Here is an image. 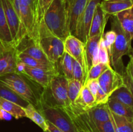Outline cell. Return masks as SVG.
<instances>
[{"instance_id":"cell-1","label":"cell","mask_w":133,"mask_h":132,"mask_svg":"<svg viewBox=\"0 0 133 132\" xmlns=\"http://www.w3.org/2000/svg\"><path fill=\"white\" fill-rule=\"evenodd\" d=\"M43 19L50 32L63 41L70 35L64 0H53Z\"/></svg>"},{"instance_id":"cell-2","label":"cell","mask_w":133,"mask_h":132,"mask_svg":"<svg viewBox=\"0 0 133 132\" xmlns=\"http://www.w3.org/2000/svg\"><path fill=\"white\" fill-rule=\"evenodd\" d=\"M111 27L112 30L116 34V38L110 53V64L114 71L119 75H123L125 71L123 57L125 55H129L131 53L132 49L131 47L132 40L122 29L119 22L114 16H112Z\"/></svg>"},{"instance_id":"cell-3","label":"cell","mask_w":133,"mask_h":132,"mask_svg":"<svg viewBox=\"0 0 133 132\" xmlns=\"http://www.w3.org/2000/svg\"><path fill=\"white\" fill-rule=\"evenodd\" d=\"M11 2L27 32V36L38 42L40 23L34 0H12Z\"/></svg>"},{"instance_id":"cell-4","label":"cell","mask_w":133,"mask_h":132,"mask_svg":"<svg viewBox=\"0 0 133 132\" xmlns=\"http://www.w3.org/2000/svg\"><path fill=\"white\" fill-rule=\"evenodd\" d=\"M38 42L49 62L57 64L64 53V41L50 32L43 19L39 24Z\"/></svg>"},{"instance_id":"cell-5","label":"cell","mask_w":133,"mask_h":132,"mask_svg":"<svg viewBox=\"0 0 133 132\" xmlns=\"http://www.w3.org/2000/svg\"><path fill=\"white\" fill-rule=\"evenodd\" d=\"M0 84L10 89L22 99L33 105L36 108L38 107L40 97L36 95L35 91L21 74L14 72L1 76Z\"/></svg>"},{"instance_id":"cell-6","label":"cell","mask_w":133,"mask_h":132,"mask_svg":"<svg viewBox=\"0 0 133 132\" xmlns=\"http://www.w3.org/2000/svg\"><path fill=\"white\" fill-rule=\"evenodd\" d=\"M37 109L45 120L64 132H79L70 118L58 106L48 103L40 95Z\"/></svg>"},{"instance_id":"cell-7","label":"cell","mask_w":133,"mask_h":132,"mask_svg":"<svg viewBox=\"0 0 133 132\" xmlns=\"http://www.w3.org/2000/svg\"><path fill=\"white\" fill-rule=\"evenodd\" d=\"M1 2L13 43L16 47L27 36V32L13 6L11 0H1Z\"/></svg>"},{"instance_id":"cell-8","label":"cell","mask_w":133,"mask_h":132,"mask_svg":"<svg viewBox=\"0 0 133 132\" xmlns=\"http://www.w3.org/2000/svg\"><path fill=\"white\" fill-rule=\"evenodd\" d=\"M17 72L35 82L44 89L48 88L52 79L60 74L57 69L46 70L31 67L21 62H18Z\"/></svg>"},{"instance_id":"cell-9","label":"cell","mask_w":133,"mask_h":132,"mask_svg":"<svg viewBox=\"0 0 133 132\" xmlns=\"http://www.w3.org/2000/svg\"><path fill=\"white\" fill-rule=\"evenodd\" d=\"M68 80L61 74L52 79L48 89L50 90L51 94L55 101L53 105L62 107L70 106V103L68 94Z\"/></svg>"},{"instance_id":"cell-10","label":"cell","mask_w":133,"mask_h":132,"mask_svg":"<svg viewBox=\"0 0 133 132\" xmlns=\"http://www.w3.org/2000/svg\"><path fill=\"white\" fill-rule=\"evenodd\" d=\"M101 1L102 0H90L77 25L75 36L84 43L89 38L90 29L95 10Z\"/></svg>"},{"instance_id":"cell-11","label":"cell","mask_w":133,"mask_h":132,"mask_svg":"<svg viewBox=\"0 0 133 132\" xmlns=\"http://www.w3.org/2000/svg\"><path fill=\"white\" fill-rule=\"evenodd\" d=\"M64 52L70 54L75 60L80 63L87 76L88 68L86 58L85 43L75 36L69 35L64 41Z\"/></svg>"},{"instance_id":"cell-12","label":"cell","mask_w":133,"mask_h":132,"mask_svg":"<svg viewBox=\"0 0 133 132\" xmlns=\"http://www.w3.org/2000/svg\"><path fill=\"white\" fill-rule=\"evenodd\" d=\"M101 89L109 96L124 85L122 75L114 71L112 67L108 69L97 79Z\"/></svg>"},{"instance_id":"cell-13","label":"cell","mask_w":133,"mask_h":132,"mask_svg":"<svg viewBox=\"0 0 133 132\" xmlns=\"http://www.w3.org/2000/svg\"><path fill=\"white\" fill-rule=\"evenodd\" d=\"M17 50L14 45H9L0 51V76L17 72Z\"/></svg>"},{"instance_id":"cell-14","label":"cell","mask_w":133,"mask_h":132,"mask_svg":"<svg viewBox=\"0 0 133 132\" xmlns=\"http://www.w3.org/2000/svg\"><path fill=\"white\" fill-rule=\"evenodd\" d=\"M16 48L18 53H23L41 62L51 63L42 50L38 43L29 36H26Z\"/></svg>"},{"instance_id":"cell-15","label":"cell","mask_w":133,"mask_h":132,"mask_svg":"<svg viewBox=\"0 0 133 132\" xmlns=\"http://www.w3.org/2000/svg\"><path fill=\"white\" fill-rule=\"evenodd\" d=\"M90 0H77L71 6L68 15V30L70 35L75 36L77 27Z\"/></svg>"},{"instance_id":"cell-16","label":"cell","mask_w":133,"mask_h":132,"mask_svg":"<svg viewBox=\"0 0 133 132\" xmlns=\"http://www.w3.org/2000/svg\"><path fill=\"white\" fill-rule=\"evenodd\" d=\"M100 6L104 12L110 16L116 14L122 11L133 7V0H107L101 1Z\"/></svg>"},{"instance_id":"cell-17","label":"cell","mask_w":133,"mask_h":132,"mask_svg":"<svg viewBox=\"0 0 133 132\" xmlns=\"http://www.w3.org/2000/svg\"><path fill=\"white\" fill-rule=\"evenodd\" d=\"M99 4L97 5L95 10L90 29L89 38L97 35H103L105 26L109 18V16L104 12Z\"/></svg>"},{"instance_id":"cell-18","label":"cell","mask_w":133,"mask_h":132,"mask_svg":"<svg viewBox=\"0 0 133 132\" xmlns=\"http://www.w3.org/2000/svg\"><path fill=\"white\" fill-rule=\"evenodd\" d=\"M92 120L96 124H101L111 120L110 111L107 104H101L87 110Z\"/></svg>"},{"instance_id":"cell-19","label":"cell","mask_w":133,"mask_h":132,"mask_svg":"<svg viewBox=\"0 0 133 132\" xmlns=\"http://www.w3.org/2000/svg\"><path fill=\"white\" fill-rule=\"evenodd\" d=\"M73 105L81 109L87 111L96 106V98L87 87L83 85L79 97Z\"/></svg>"},{"instance_id":"cell-20","label":"cell","mask_w":133,"mask_h":132,"mask_svg":"<svg viewBox=\"0 0 133 132\" xmlns=\"http://www.w3.org/2000/svg\"><path fill=\"white\" fill-rule=\"evenodd\" d=\"M114 16L119 22L121 27L132 40L133 36V7L122 11Z\"/></svg>"},{"instance_id":"cell-21","label":"cell","mask_w":133,"mask_h":132,"mask_svg":"<svg viewBox=\"0 0 133 132\" xmlns=\"http://www.w3.org/2000/svg\"><path fill=\"white\" fill-rule=\"evenodd\" d=\"M109 110L114 114L125 117L133 118V108L124 104L117 99L109 97L107 102Z\"/></svg>"},{"instance_id":"cell-22","label":"cell","mask_w":133,"mask_h":132,"mask_svg":"<svg viewBox=\"0 0 133 132\" xmlns=\"http://www.w3.org/2000/svg\"><path fill=\"white\" fill-rule=\"evenodd\" d=\"M102 36L103 35H97L90 37L85 43V52L88 72L92 67L93 58L98 50L99 44Z\"/></svg>"},{"instance_id":"cell-23","label":"cell","mask_w":133,"mask_h":132,"mask_svg":"<svg viewBox=\"0 0 133 132\" xmlns=\"http://www.w3.org/2000/svg\"><path fill=\"white\" fill-rule=\"evenodd\" d=\"M26 114V117L37 124L44 132L48 131V126L47 120L41 113L31 104H29L26 107H23Z\"/></svg>"},{"instance_id":"cell-24","label":"cell","mask_w":133,"mask_h":132,"mask_svg":"<svg viewBox=\"0 0 133 132\" xmlns=\"http://www.w3.org/2000/svg\"><path fill=\"white\" fill-rule=\"evenodd\" d=\"M17 59H18V62L23 63L31 67H36V68L46 70L57 69L56 65H54L53 63L41 62L29 56L18 52H17Z\"/></svg>"},{"instance_id":"cell-25","label":"cell","mask_w":133,"mask_h":132,"mask_svg":"<svg viewBox=\"0 0 133 132\" xmlns=\"http://www.w3.org/2000/svg\"><path fill=\"white\" fill-rule=\"evenodd\" d=\"M110 115L116 132H133V118L119 116L111 111Z\"/></svg>"},{"instance_id":"cell-26","label":"cell","mask_w":133,"mask_h":132,"mask_svg":"<svg viewBox=\"0 0 133 132\" xmlns=\"http://www.w3.org/2000/svg\"><path fill=\"white\" fill-rule=\"evenodd\" d=\"M0 40L6 45H14L5 18L1 0H0Z\"/></svg>"},{"instance_id":"cell-27","label":"cell","mask_w":133,"mask_h":132,"mask_svg":"<svg viewBox=\"0 0 133 132\" xmlns=\"http://www.w3.org/2000/svg\"><path fill=\"white\" fill-rule=\"evenodd\" d=\"M0 108L9 113L10 115L16 119L26 117L25 112L23 107L14 102L4 99L1 97H0Z\"/></svg>"},{"instance_id":"cell-28","label":"cell","mask_w":133,"mask_h":132,"mask_svg":"<svg viewBox=\"0 0 133 132\" xmlns=\"http://www.w3.org/2000/svg\"><path fill=\"white\" fill-rule=\"evenodd\" d=\"M73 62L74 58L69 54L64 52L61 59L57 63V65H59L62 74L68 80L72 79L73 76Z\"/></svg>"},{"instance_id":"cell-29","label":"cell","mask_w":133,"mask_h":132,"mask_svg":"<svg viewBox=\"0 0 133 132\" xmlns=\"http://www.w3.org/2000/svg\"><path fill=\"white\" fill-rule=\"evenodd\" d=\"M110 97L116 98L119 102L133 108V94L125 85L116 89Z\"/></svg>"},{"instance_id":"cell-30","label":"cell","mask_w":133,"mask_h":132,"mask_svg":"<svg viewBox=\"0 0 133 132\" xmlns=\"http://www.w3.org/2000/svg\"><path fill=\"white\" fill-rule=\"evenodd\" d=\"M0 97L7 100L14 102L23 107H26L29 104L22 99V98H20L19 96L17 95L12 91L1 84H0Z\"/></svg>"},{"instance_id":"cell-31","label":"cell","mask_w":133,"mask_h":132,"mask_svg":"<svg viewBox=\"0 0 133 132\" xmlns=\"http://www.w3.org/2000/svg\"><path fill=\"white\" fill-rule=\"evenodd\" d=\"M101 63L111 65L110 56H109L107 49L106 48L105 43H104L103 36L101 37V40L99 41V49L97 50V56L92 62V66L96 65Z\"/></svg>"},{"instance_id":"cell-32","label":"cell","mask_w":133,"mask_h":132,"mask_svg":"<svg viewBox=\"0 0 133 132\" xmlns=\"http://www.w3.org/2000/svg\"><path fill=\"white\" fill-rule=\"evenodd\" d=\"M83 84L77 80L70 79L68 80V94L70 104H73L75 102L80 94Z\"/></svg>"},{"instance_id":"cell-33","label":"cell","mask_w":133,"mask_h":132,"mask_svg":"<svg viewBox=\"0 0 133 132\" xmlns=\"http://www.w3.org/2000/svg\"><path fill=\"white\" fill-rule=\"evenodd\" d=\"M111 65L105 64V63H98L96 65L92 66L89 70L88 75L87 76L86 82L89 80H94V79H98L99 77L105 72L108 69L110 68Z\"/></svg>"},{"instance_id":"cell-34","label":"cell","mask_w":133,"mask_h":132,"mask_svg":"<svg viewBox=\"0 0 133 132\" xmlns=\"http://www.w3.org/2000/svg\"><path fill=\"white\" fill-rule=\"evenodd\" d=\"M122 76L123 84L133 94V64L131 61L125 67V71Z\"/></svg>"},{"instance_id":"cell-35","label":"cell","mask_w":133,"mask_h":132,"mask_svg":"<svg viewBox=\"0 0 133 132\" xmlns=\"http://www.w3.org/2000/svg\"><path fill=\"white\" fill-rule=\"evenodd\" d=\"M72 79L77 80L84 85L87 79V76L84 69L77 61L74 59L73 62V76Z\"/></svg>"},{"instance_id":"cell-36","label":"cell","mask_w":133,"mask_h":132,"mask_svg":"<svg viewBox=\"0 0 133 132\" xmlns=\"http://www.w3.org/2000/svg\"><path fill=\"white\" fill-rule=\"evenodd\" d=\"M53 0H34L35 7L37 11L39 23L40 21L43 19L45 11L48 9L51 3L53 2Z\"/></svg>"},{"instance_id":"cell-37","label":"cell","mask_w":133,"mask_h":132,"mask_svg":"<svg viewBox=\"0 0 133 132\" xmlns=\"http://www.w3.org/2000/svg\"><path fill=\"white\" fill-rule=\"evenodd\" d=\"M116 38V34L113 30L110 31H108L105 34L103 35V39L105 47L107 49L109 52V56H110V51H111V48L115 41Z\"/></svg>"},{"instance_id":"cell-38","label":"cell","mask_w":133,"mask_h":132,"mask_svg":"<svg viewBox=\"0 0 133 132\" xmlns=\"http://www.w3.org/2000/svg\"><path fill=\"white\" fill-rule=\"evenodd\" d=\"M99 132H116L114 124L111 120L101 124H96Z\"/></svg>"},{"instance_id":"cell-39","label":"cell","mask_w":133,"mask_h":132,"mask_svg":"<svg viewBox=\"0 0 133 132\" xmlns=\"http://www.w3.org/2000/svg\"><path fill=\"white\" fill-rule=\"evenodd\" d=\"M85 86L87 87L90 91L92 93L94 97H96L97 92L99 88V85L98 80L97 79H94V80H89L87 81L84 84Z\"/></svg>"},{"instance_id":"cell-40","label":"cell","mask_w":133,"mask_h":132,"mask_svg":"<svg viewBox=\"0 0 133 132\" xmlns=\"http://www.w3.org/2000/svg\"><path fill=\"white\" fill-rule=\"evenodd\" d=\"M95 98H96V105H97L101 104H106L109 100V97L99 87Z\"/></svg>"},{"instance_id":"cell-41","label":"cell","mask_w":133,"mask_h":132,"mask_svg":"<svg viewBox=\"0 0 133 132\" xmlns=\"http://www.w3.org/2000/svg\"><path fill=\"white\" fill-rule=\"evenodd\" d=\"M12 116L10 115L9 113L0 108V120H10L12 119Z\"/></svg>"},{"instance_id":"cell-42","label":"cell","mask_w":133,"mask_h":132,"mask_svg":"<svg viewBox=\"0 0 133 132\" xmlns=\"http://www.w3.org/2000/svg\"><path fill=\"white\" fill-rule=\"evenodd\" d=\"M64 1H65V4H66V12H67V15H68L71 6H73L74 3H75L77 0H64Z\"/></svg>"},{"instance_id":"cell-43","label":"cell","mask_w":133,"mask_h":132,"mask_svg":"<svg viewBox=\"0 0 133 132\" xmlns=\"http://www.w3.org/2000/svg\"><path fill=\"white\" fill-rule=\"evenodd\" d=\"M48 122V129L49 132H64L62 131H61V129H59L58 128H57V127L55 126L54 125L51 124V123L47 121Z\"/></svg>"},{"instance_id":"cell-44","label":"cell","mask_w":133,"mask_h":132,"mask_svg":"<svg viewBox=\"0 0 133 132\" xmlns=\"http://www.w3.org/2000/svg\"><path fill=\"white\" fill-rule=\"evenodd\" d=\"M7 46H9V45H5V44H4L3 43L2 41L0 40V51H1V50H2L3 49H5V48L6 47H7Z\"/></svg>"},{"instance_id":"cell-45","label":"cell","mask_w":133,"mask_h":132,"mask_svg":"<svg viewBox=\"0 0 133 132\" xmlns=\"http://www.w3.org/2000/svg\"><path fill=\"white\" fill-rule=\"evenodd\" d=\"M129 56L130 57V61L132 62V63L133 64V49H132V50H131V53L129 54Z\"/></svg>"},{"instance_id":"cell-46","label":"cell","mask_w":133,"mask_h":132,"mask_svg":"<svg viewBox=\"0 0 133 132\" xmlns=\"http://www.w3.org/2000/svg\"><path fill=\"white\" fill-rule=\"evenodd\" d=\"M45 132H49V131L48 130V131H45Z\"/></svg>"},{"instance_id":"cell-47","label":"cell","mask_w":133,"mask_h":132,"mask_svg":"<svg viewBox=\"0 0 133 132\" xmlns=\"http://www.w3.org/2000/svg\"><path fill=\"white\" fill-rule=\"evenodd\" d=\"M102 1H107V0H102Z\"/></svg>"},{"instance_id":"cell-48","label":"cell","mask_w":133,"mask_h":132,"mask_svg":"<svg viewBox=\"0 0 133 132\" xmlns=\"http://www.w3.org/2000/svg\"><path fill=\"white\" fill-rule=\"evenodd\" d=\"M79 131V132H83V131Z\"/></svg>"},{"instance_id":"cell-49","label":"cell","mask_w":133,"mask_h":132,"mask_svg":"<svg viewBox=\"0 0 133 132\" xmlns=\"http://www.w3.org/2000/svg\"><path fill=\"white\" fill-rule=\"evenodd\" d=\"M132 40H133V36H132Z\"/></svg>"},{"instance_id":"cell-50","label":"cell","mask_w":133,"mask_h":132,"mask_svg":"<svg viewBox=\"0 0 133 132\" xmlns=\"http://www.w3.org/2000/svg\"></svg>"},{"instance_id":"cell-51","label":"cell","mask_w":133,"mask_h":132,"mask_svg":"<svg viewBox=\"0 0 133 132\" xmlns=\"http://www.w3.org/2000/svg\"><path fill=\"white\" fill-rule=\"evenodd\" d=\"M11 1H12V0H11Z\"/></svg>"}]
</instances>
